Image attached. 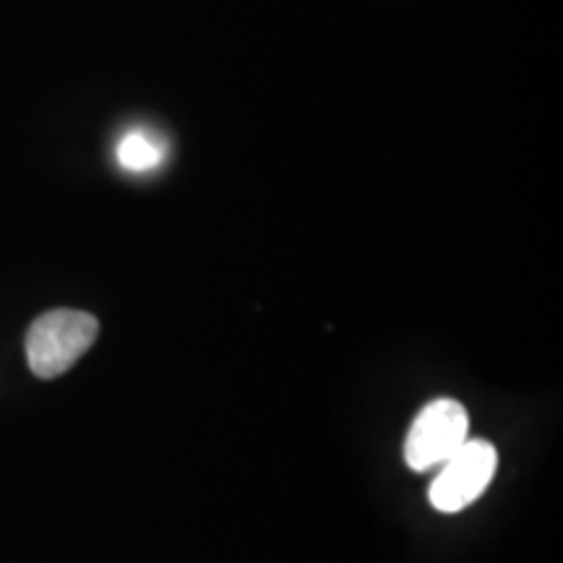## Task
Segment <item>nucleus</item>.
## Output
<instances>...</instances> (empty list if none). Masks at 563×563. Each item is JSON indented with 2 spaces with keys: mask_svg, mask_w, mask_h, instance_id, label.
Returning a JSON list of instances; mask_svg holds the SVG:
<instances>
[{
  "mask_svg": "<svg viewBox=\"0 0 563 563\" xmlns=\"http://www.w3.org/2000/svg\"><path fill=\"white\" fill-rule=\"evenodd\" d=\"M100 321L87 311L58 308L42 313L26 332V361L37 378H58L97 342Z\"/></svg>",
  "mask_w": 563,
  "mask_h": 563,
  "instance_id": "nucleus-1",
  "label": "nucleus"
},
{
  "mask_svg": "<svg viewBox=\"0 0 563 563\" xmlns=\"http://www.w3.org/2000/svg\"><path fill=\"white\" fill-rule=\"evenodd\" d=\"M470 415L456 399H435L422 407L405 439V462L415 473L441 467L467 441Z\"/></svg>",
  "mask_w": 563,
  "mask_h": 563,
  "instance_id": "nucleus-2",
  "label": "nucleus"
},
{
  "mask_svg": "<svg viewBox=\"0 0 563 563\" xmlns=\"http://www.w3.org/2000/svg\"><path fill=\"white\" fill-rule=\"evenodd\" d=\"M496 467V446L483 439H467L441 464V473L431 485V504L446 514L467 509L488 488Z\"/></svg>",
  "mask_w": 563,
  "mask_h": 563,
  "instance_id": "nucleus-3",
  "label": "nucleus"
},
{
  "mask_svg": "<svg viewBox=\"0 0 563 563\" xmlns=\"http://www.w3.org/2000/svg\"><path fill=\"white\" fill-rule=\"evenodd\" d=\"M167 154V144L165 139L157 136V133L146 131V129H131L129 133H123V139L118 141V165L129 173H152L165 162Z\"/></svg>",
  "mask_w": 563,
  "mask_h": 563,
  "instance_id": "nucleus-4",
  "label": "nucleus"
}]
</instances>
